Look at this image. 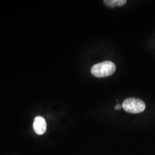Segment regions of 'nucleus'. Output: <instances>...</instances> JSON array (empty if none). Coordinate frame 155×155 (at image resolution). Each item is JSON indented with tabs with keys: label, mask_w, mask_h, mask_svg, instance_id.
Listing matches in <instances>:
<instances>
[{
	"label": "nucleus",
	"mask_w": 155,
	"mask_h": 155,
	"mask_svg": "<svg viewBox=\"0 0 155 155\" xmlns=\"http://www.w3.org/2000/svg\"><path fill=\"white\" fill-rule=\"evenodd\" d=\"M116 71V65L111 61H104L97 63L91 68L93 75L97 78H104L113 75Z\"/></svg>",
	"instance_id": "nucleus-1"
},
{
	"label": "nucleus",
	"mask_w": 155,
	"mask_h": 155,
	"mask_svg": "<svg viewBox=\"0 0 155 155\" xmlns=\"http://www.w3.org/2000/svg\"><path fill=\"white\" fill-rule=\"evenodd\" d=\"M33 129L35 132L38 135H42L46 131L47 124L45 120L42 116H37L34 120Z\"/></svg>",
	"instance_id": "nucleus-3"
},
{
	"label": "nucleus",
	"mask_w": 155,
	"mask_h": 155,
	"mask_svg": "<svg viewBox=\"0 0 155 155\" xmlns=\"http://www.w3.org/2000/svg\"><path fill=\"white\" fill-rule=\"evenodd\" d=\"M144 102L139 98H129L124 101L122 104V108L126 112L130 114H139L144 111Z\"/></svg>",
	"instance_id": "nucleus-2"
},
{
	"label": "nucleus",
	"mask_w": 155,
	"mask_h": 155,
	"mask_svg": "<svg viewBox=\"0 0 155 155\" xmlns=\"http://www.w3.org/2000/svg\"><path fill=\"white\" fill-rule=\"evenodd\" d=\"M104 2L108 7H115L124 5L127 3V1L126 0H105Z\"/></svg>",
	"instance_id": "nucleus-4"
},
{
	"label": "nucleus",
	"mask_w": 155,
	"mask_h": 155,
	"mask_svg": "<svg viewBox=\"0 0 155 155\" xmlns=\"http://www.w3.org/2000/svg\"><path fill=\"white\" fill-rule=\"evenodd\" d=\"M121 107H122V106H120L119 104H117V105L115 106V109L116 110H120L121 108Z\"/></svg>",
	"instance_id": "nucleus-5"
}]
</instances>
